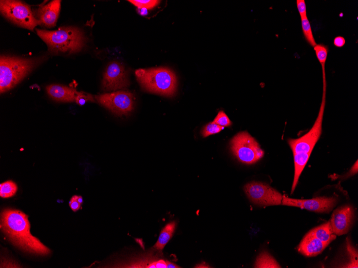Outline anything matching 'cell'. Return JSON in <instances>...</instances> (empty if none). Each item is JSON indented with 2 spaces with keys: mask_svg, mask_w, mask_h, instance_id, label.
Returning <instances> with one entry per match:
<instances>
[{
  "mask_svg": "<svg viewBox=\"0 0 358 268\" xmlns=\"http://www.w3.org/2000/svg\"><path fill=\"white\" fill-rule=\"evenodd\" d=\"M213 122L224 128L229 127L232 125L231 121L223 111H220L218 113Z\"/></svg>",
  "mask_w": 358,
  "mask_h": 268,
  "instance_id": "d4e9b609",
  "label": "cell"
},
{
  "mask_svg": "<svg viewBox=\"0 0 358 268\" xmlns=\"http://www.w3.org/2000/svg\"><path fill=\"white\" fill-rule=\"evenodd\" d=\"M36 31L47 44L49 51L54 54L79 53L87 41L84 32L77 27H62L52 31L36 29Z\"/></svg>",
  "mask_w": 358,
  "mask_h": 268,
  "instance_id": "7a4b0ae2",
  "label": "cell"
},
{
  "mask_svg": "<svg viewBox=\"0 0 358 268\" xmlns=\"http://www.w3.org/2000/svg\"><path fill=\"white\" fill-rule=\"evenodd\" d=\"M328 246L311 232L308 233L301 241L298 251L308 257H316Z\"/></svg>",
  "mask_w": 358,
  "mask_h": 268,
  "instance_id": "5bb4252c",
  "label": "cell"
},
{
  "mask_svg": "<svg viewBox=\"0 0 358 268\" xmlns=\"http://www.w3.org/2000/svg\"><path fill=\"white\" fill-rule=\"evenodd\" d=\"M297 6L301 19L307 17L306 5L305 0H297Z\"/></svg>",
  "mask_w": 358,
  "mask_h": 268,
  "instance_id": "4316f807",
  "label": "cell"
},
{
  "mask_svg": "<svg viewBox=\"0 0 358 268\" xmlns=\"http://www.w3.org/2000/svg\"><path fill=\"white\" fill-rule=\"evenodd\" d=\"M130 82L127 70L118 62H112L107 66L103 75L102 89L105 91L126 90Z\"/></svg>",
  "mask_w": 358,
  "mask_h": 268,
  "instance_id": "30bf717a",
  "label": "cell"
},
{
  "mask_svg": "<svg viewBox=\"0 0 358 268\" xmlns=\"http://www.w3.org/2000/svg\"><path fill=\"white\" fill-rule=\"evenodd\" d=\"M88 101L95 102L93 96L83 92H77L75 102L80 106L85 105Z\"/></svg>",
  "mask_w": 358,
  "mask_h": 268,
  "instance_id": "484cf974",
  "label": "cell"
},
{
  "mask_svg": "<svg viewBox=\"0 0 358 268\" xmlns=\"http://www.w3.org/2000/svg\"><path fill=\"white\" fill-rule=\"evenodd\" d=\"M244 190L254 204L265 206L281 204L282 194L263 182H250L244 186Z\"/></svg>",
  "mask_w": 358,
  "mask_h": 268,
  "instance_id": "9c48e42d",
  "label": "cell"
},
{
  "mask_svg": "<svg viewBox=\"0 0 358 268\" xmlns=\"http://www.w3.org/2000/svg\"><path fill=\"white\" fill-rule=\"evenodd\" d=\"M61 2L60 0H54L47 5L40 7L35 11L34 17L45 27H55L60 11Z\"/></svg>",
  "mask_w": 358,
  "mask_h": 268,
  "instance_id": "4fadbf2b",
  "label": "cell"
},
{
  "mask_svg": "<svg viewBox=\"0 0 358 268\" xmlns=\"http://www.w3.org/2000/svg\"><path fill=\"white\" fill-rule=\"evenodd\" d=\"M224 128L219 126L215 123L211 122L206 125L202 130L201 135L205 138L209 136L215 135L224 130Z\"/></svg>",
  "mask_w": 358,
  "mask_h": 268,
  "instance_id": "603a6c76",
  "label": "cell"
},
{
  "mask_svg": "<svg viewBox=\"0 0 358 268\" xmlns=\"http://www.w3.org/2000/svg\"><path fill=\"white\" fill-rule=\"evenodd\" d=\"M130 2L138 8H145L152 9L156 7L160 3V1L157 0H129Z\"/></svg>",
  "mask_w": 358,
  "mask_h": 268,
  "instance_id": "cb8c5ba5",
  "label": "cell"
},
{
  "mask_svg": "<svg viewBox=\"0 0 358 268\" xmlns=\"http://www.w3.org/2000/svg\"><path fill=\"white\" fill-rule=\"evenodd\" d=\"M354 211L351 205H344L336 209L329 222L331 229L336 236L347 234L353 223Z\"/></svg>",
  "mask_w": 358,
  "mask_h": 268,
  "instance_id": "7c38bea8",
  "label": "cell"
},
{
  "mask_svg": "<svg viewBox=\"0 0 358 268\" xmlns=\"http://www.w3.org/2000/svg\"><path fill=\"white\" fill-rule=\"evenodd\" d=\"M43 61V58H26L3 55L0 58V92L5 93L26 77Z\"/></svg>",
  "mask_w": 358,
  "mask_h": 268,
  "instance_id": "277c9868",
  "label": "cell"
},
{
  "mask_svg": "<svg viewBox=\"0 0 358 268\" xmlns=\"http://www.w3.org/2000/svg\"><path fill=\"white\" fill-rule=\"evenodd\" d=\"M230 148L238 160L245 164H253L265 155L256 140L247 132L238 133L230 142Z\"/></svg>",
  "mask_w": 358,
  "mask_h": 268,
  "instance_id": "8992f818",
  "label": "cell"
},
{
  "mask_svg": "<svg viewBox=\"0 0 358 268\" xmlns=\"http://www.w3.org/2000/svg\"><path fill=\"white\" fill-rule=\"evenodd\" d=\"M255 267L257 268H279L280 265L276 260L267 252H263L257 257Z\"/></svg>",
  "mask_w": 358,
  "mask_h": 268,
  "instance_id": "d6986e66",
  "label": "cell"
},
{
  "mask_svg": "<svg viewBox=\"0 0 358 268\" xmlns=\"http://www.w3.org/2000/svg\"><path fill=\"white\" fill-rule=\"evenodd\" d=\"M310 232L328 246L336 238V235L332 232L329 222L314 228Z\"/></svg>",
  "mask_w": 358,
  "mask_h": 268,
  "instance_id": "e0dca14e",
  "label": "cell"
},
{
  "mask_svg": "<svg viewBox=\"0 0 358 268\" xmlns=\"http://www.w3.org/2000/svg\"><path fill=\"white\" fill-rule=\"evenodd\" d=\"M316 57L322 67H325L329 52L328 47L324 44H316L314 47Z\"/></svg>",
  "mask_w": 358,
  "mask_h": 268,
  "instance_id": "7402d4cb",
  "label": "cell"
},
{
  "mask_svg": "<svg viewBox=\"0 0 358 268\" xmlns=\"http://www.w3.org/2000/svg\"><path fill=\"white\" fill-rule=\"evenodd\" d=\"M47 92L52 98L59 102H75L77 91L61 85L52 84L46 87Z\"/></svg>",
  "mask_w": 358,
  "mask_h": 268,
  "instance_id": "9a60e30c",
  "label": "cell"
},
{
  "mask_svg": "<svg viewBox=\"0 0 358 268\" xmlns=\"http://www.w3.org/2000/svg\"><path fill=\"white\" fill-rule=\"evenodd\" d=\"M0 10L4 17L22 28L33 31L37 26L41 25L30 7L22 2L2 0L0 2Z\"/></svg>",
  "mask_w": 358,
  "mask_h": 268,
  "instance_id": "52a82bcc",
  "label": "cell"
},
{
  "mask_svg": "<svg viewBox=\"0 0 358 268\" xmlns=\"http://www.w3.org/2000/svg\"><path fill=\"white\" fill-rule=\"evenodd\" d=\"M197 267H209V266L206 265L205 263L204 265H202L201 264H200L198 266H197Z\"/></svg>",
  "mask_w": 358,
  "mask_h": 268,
  "instance_id": "d6a6232c",
  "label": "cell"
},
{
  "mask_svg": "<svg viewBox=\"0 0 358 268\" xmlns=\"http://www.w3.org/2000/svg\"><path fill=\"white\" fill-rule=\"evenodd\" d=\"M337 203V199L334 197H318L312 199L300 200L289 198L283 196L281 204L299 207L317 213L330 212Z\"/></svg>",
  "mask_w": 358,
  "mask_h": 268,
  "instance_id": "8fae6325",
  "label": "cell"
},
{
  "mask_svg": "<svg viewBox=\"0 0 358 268\" xmlns=\"http://www.w3.org/2000/svg\"><path fill=\"white\" fill-rule=\"evenodd\" d=\"M18 190L15 182L7 181L0 185V196L4 198H8L15 196Z\"/></svg>",
  "mask_w": 358,
  "mask_h": 268,
  "instance_id": "ffe728a7",
  "label": "cell"
},
{
  "mask_svg": "<svg viewBox=\"0 0 358 268\" xmlns=\"http://www.w3.org/2000/svg\"><path fill=\"white\" fill-rule=\"evenodd\" d=\"M78 201L82 204L83 203V198L81 196H78Z\"/></svg>",
  "mask_w": 358,
  "mask_h": 268,
  "instance_id": "1f68e13d",
  "label": "cell"
},
{
  "mask_svg": "<svg viewBox=\"0 0 358 268\" xmlns=\"http://www.w3.org/2000/svg\"><path fill=\"white\" fill-rule=\"evenodd\" d=\"M323 74V96L317 117L312 129L306 135L298 139H290L288 143L293 154L312 153L315 145L322 135L323 123L326 102L327 81L326 71Z\"/></svg>",
  "mask_w": 358,
  "mask_h": 268,
  "instance_id": "5b68a950",
  "label": "cell"
},
{
  "mask_svg": "<svg viewBox=\"0 0 358 268\" xmlns=\"http://www.w3.org/2000/svg\"><path fill=\"white\" fill-rule=\"evenodd\" d=\"M167 268H178L180 267L176 264L173 263L169 261H166Z\"/></svg>",
  "mask_w": 358,
  "mask_h": 268,
  "instance_id": "4dcf8cb0",
  "label": "cell"
},
{
  "mask_svg": "<svg viewBox=\"0 0 358 268\" xmlns=\"http://www.w3.org/2000/svg\"><path fill=\"white\" fill-rule=\"evenodd\" d=\"M138 11L141 16H146L148 14V10L145 8H138Z\"/></svg>",
  "mask_w": 358,
  "mask_h": 268,
  "instance_id": "f546056e",
  "label": "cell"
},
{
  "mask_svg": "<svg viewBox=\"0 0 358 268\" xmlns=\"http://www.w3.org/2000/svg\"><path fill=\"white\" fill-rule=\"evenodd\" d=\"M69 205L71 209L73 212L79 211L81 209V204L78 201V196H73L70 200Z\"/></svg>",
  "mask_w": 358,
  "mask_h": 268,
  "instance_id": "83f0119b",
  "label": "cell"
},
{
  "mask_svg": "<svg viewBox=\"0 0 358 268\" xmlns=\"http://www.w3.org/2000/svg\"><path fill=\"white\" fill-rule=\"evenodd\" d=\"M345 43H346V41H345V38L341 36H337L334 40V45L339 48L343 47Z\"/></svg>",
  "mask_w": 358,
  "mask_h": 268,
  "instance_id": "f1b7e54d",
  "label": "cell"
},
{
  "mask_svg": "<svg viewBox=\"0 0 358 268\" xmlns=\"http://www.w3.org/2000/svg\"><path fill=\"white\" fill-rule=\"evenodd\" d=\"M96 100L111 112L118 116H127L134 110L135 98L128 91H118L95 96Z\"/></svg>",
  "mask_w": 358,
  "mask_h": 268,
  "instance_id": "ba28073f",
  "label": "cell"
},
{
  "mask_svg": "<svg viewBox=\"0 0 358 268\" xmlns=\"http://www.w3.org/2000/svg\"><path fill=\"white\" fill-rule=\"evenodd\" d=\"M301 19L302 30L304 37L307 42L314 47L317 44L314 37L310 20H308V17Z\"/></svg>",
  "mask_w": 358,
  "mask_h": 268,
  "instance_id": "44dd1931",
  "label": "cell"
},
{
  "mask_svg": "<svg viewBox=\"0 0 358 268\" xmlns=\"http://www.w3.org/2000/svg\"><path fill=\"white\" fill-rule=\"evenodd\" d=\"M135 75L145 91L172 97L177 92V78L175 73L166 67L141 69Z\"/></svg>",
  "mask_w": 358,
  "mask_h": 268,
  "instance_id": "3957f363",
  "label": "cell"
},
{
  "mask_svg": "<svg viewBox=\"0 0 358 268\" xmlns=\"http://www.w3.org/2000/svg\"><path fill=\"white\" fill-rule=\"evenodd\" d=\"M176 223L172 222L167 224L162 230L159 238L154 246L157 250H163L168 241L174 236L176 230Z\"/></svg>",
  "mask_w": 358,
  "mask_h": 268,
  "instance_id": "ac0fdd59",
  "label": "cell"
},
{
  "mask_svg": "<svg viewBox=\"0 0 358 268\" xmlns=\"http://www.w3.org/2000/svg\"><path fill=\"white\" fill-rule=\"evenodd\" d=\"M1 229L14 245L24 251L42 256L51 253L50 250L31 234L28 216L20 211L4 210L1 214Z\"/></svg>",
  "mask_w": 358,
  "mask_h": 268,
  "instance_id": "6da1fadb",
  "label": "cell"
},
{
  "mask_svg": "<svg viewBox=\"0 0 358 268\" xmlns=\"http://www.w3.org/2000/svg\"><path fill=\"white\" fill-rule=\"evenodd\" d=\"M311 153H298L293 154L294 162V176L292 187L291 193L294 191L298 182L300 176L307 163L309 160Z\"/></svg>",
  "mask_w": 358,
  "mask_h": 268,
  "instance_id": "2e32d148",
  "label": "cell"
}]
</instances>
